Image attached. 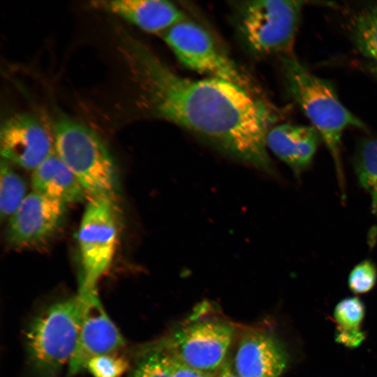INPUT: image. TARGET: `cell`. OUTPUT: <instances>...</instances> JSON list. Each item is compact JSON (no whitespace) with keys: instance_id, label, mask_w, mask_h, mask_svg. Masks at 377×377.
Wrapping results in <instances>:
<instances>
[{"instance_id":"cell-1","label":"cell","mask_w":377,"mask_h":377,"mask_svg":"<svg viewBox=\"0 0 377 377\" xmlns=\"http://www.w3.org/2000/svg\"><path fill=\"white\" fill-rule=\"evenodd\" d=\"M117 47L147 115L175 124L223 154L278 177L267 135L278 116L260 97L233 83L184 77L145 44L118 29Z\"/></svg>"},{"instance_id":"cell-2","label":"cell","mask_w":377,"mask_h":377,"mask_svg":"<svg viewBox=\"0 0 377 377\" xmlns=\"http://www.w3.org/2000/svg\"><path fill=\"white\" fill-rule=\"evenodd\" d=\"M287 90L319 133L334 163L342 196L345 177L341 160V138L354 127L368 131L367 126L340 101L333 85L311 73L291 54L280 57Z\"/></svg>"},{"instance_id":"cell-3","label":"cell","mask_w":377,"mask_h":377,"mask_svg":"<svg viewBox=\"0 0 377 377\" xmlns=\"http://www.w3.org/2000/svg\"><path fill=\"white\" fill-rule=\"evenodd\" d=\"M52 134L55 153L77 178L89 199H103L117 205V167L101 138L62 114L54 121Z\"/></svg>"},{"instance_id":"cell-4","label":"cell","mask_w":377,"mask_h":377,"mask_svg":"<svg viewBox=\"0 0 377 377\" xmlns=\"http://www.w3.org/2000/svg\"><path fill=\"white\" fill-rule=\"evenodd\" d=\"M82 306L77 295L51 304L29 323L25 348L36 377H59L68 364L78 339Z\"/></svg>"},{"instance_id":"cell-5","label":"cell","mask_w":377,"mask_h":377,"mask_svg":"<svg viewBox=\"0 0 377 377\" xmlns=\"http://www.w3.org/2000/svg\"><path fill=\"white\" fill-rule=\"evenodd\" d=\"M233 3L237 29L249 50L257 56L290 54L304 1L260 0Z\"/></svg>"},{"instance_id":"cell-6","label":"cell","mask_w":377,"mask_h":377,"mask_svg":"<svg viewBox=\"0 0 377 377\" xmlns=\"http://www.w3.org/2000/svg\"><path fill=\"white\" fill-rule=\"evenodd\" d=\"M161 35L185 67L207 78L233 83L259 97L260 90L251 77L199 24L186 18Z\"/></svg>"},{"instance_id":"cell-7","label":"cell","mask_w":377,"mask_h":377,"mask_svg":"<svg viewBox=\"0 0 377 377\" xmlns=\"http://www.w3.org/2000/svg\"><path fill=\"white\" fill-rule=\"evenodd\" d=\"M117 205L89 199L77 232L81 261L78 293H97L99 279L110 269L118 242Z\"/></svg>"},{"instance_id":"cell-8","label":"cell","mask_w":377,"mask_h":377,"mask_svg":"<svg viewBox=\"0 0 377 377\" xmlns=\"http://www.w3.org/2000/svg\"><path fill=\"white\" fill-rule=\"evenodd\" d=\"M233 334V328L225 323L198 322L177 331L164 349L189 367L214 372L223 364Z\"/></svg>"},{"instance_id":"cell-9","label":"cell","mask_w":377,"mask_h":377,"mask_svg":"<svg viewBox=\"0 0 377 377\" xmlns=\"http://www.w3.org/2000/svg\"><path fill=\"white\" fill-rule=\"evenodd\" d=\"M77 295L82 301V318L77 344L68 364L69 376L86 369L93 357L112 353L126 343L103 308L97 293Z\"/></svg>"},{"instance_id":"cell-10","label":"cell","mask_w":377,"mask_h":377,"mask_svg":"<svg viewBox=\"0 0 377 377\" xmlns=\"http://www.w3.org/2000/svg\"><path fill=\"white\" fill-rule=\"evenodd\" d=\"M1 158L28 170H34L54 151L52 134L34 115L17 113L2 124Z\"/></svg>"},{"instance_id":"cell-11","label":"cell","mask_w":377,"mask_h":377,"mask_svg":"<svg viewBox=\"0 0 377 377\" xmlns=\"http://www.w3.org/2000/svg\"><path fill=\"white\" fill-rule=\"evenodd\" d=\"M66 204L33 191L10 217L7 239L15 246L39 244L53 235L62 223Z\"/></svg>"},{"instance_id":"cell-12","label":"cell","mask_w":377,"mask_h":377,"mask_svg":"<svg viewBox=\"0 0 377 377\" xmlns=\"http://www.w3.org/2000/svg\"><path fill=\"white\" fill-rule=\"evenodd\" d=\"M321 137L313 126L280 124L269 131L266 143L297 178L311 167Z\"/></svg>"},{"instance_id":"cell-13","label":"cell","mask_w":377,"mask_h":377,"mask_svg":"<svg viewBox=\"0 0 377 377\" xmlns=\"http://www.w3.org/2000/svg\"><path fill=\"white\" fill-rule=\"evenodd\" d=\"M91 6L116 15L138 28L162 34L175 24L186 19L174 3L161 0H100Z\"/></svg>"},{"instance_id":"cell-14","label":"cell","mask_w":377,"mask_h":377,"mask_svg":"<svg viewBox=\"0 0 377 377\" xmlns=\"http://www.w3.org/2000/svg\"><path fill=\"white\" fill-rule=\"evenodd\" d=\"M288 358L283 348L272 336L255 332L242 338L235 356L238 377H279Z\"/></svg>"},{"instance_id":"cell-15","label":"cell","mask_w":377,"mask_h":377,"mask_svg":"<svg viewBox=\"0 0 377 377\" xmlns=\"http://www.w3.org/2000/svg\"><path fill=\"white\" fill-rule=\"evenodd\" d=\"M34 191L66 205L89 200L84 188L54 151L31 175Z\"/></svg>"},{"instance_id":"cell-16","label":"cell","mask_w":377,"mask_h":377,"mask_svg":"<svg viewBox=\"0 0 377 377\" xmlns=\"http://www.w3.org/2000/svg\"><path fill=\"white\" fill-rule=\"evenodd\" d=\"M364 316L365 306L359 297H350L341 300L333 313L336 341L349 348L360 346L365 337L361 328Z\"/></svg>"},{"instance_id":"cell-17","label":"cell","mask_w":377,"mask_h":377,"mask_svg":"<svg viewBox=\"0 0 377 377\" xmlns=\"http://www.w3.org/2000/svg\"><path fill=\"white\" fill-rule=\"evenodd\" d=\"M353 164L359 184L371 198L372 212L377 215V137H366L359 142Z\"/></svg>"},{"instance_id":"cell-18","label":"cell","mask_w":377,"mask_h":377,"mask_svg":"<svg viewBox=\"0 0 377 377\" xmlns=\"http://www.w3.org/2000/svg\"><path fill=\"white\" fill-rule=\"evenodd\" d=\"M350 34L358 51L377 64V3L357 13L350 22Z\"/></svg>"},{"instance_id":"cell-19","label":"cell","mask_w":377,"mask_h":377,"mask_svg":"<svg viewBox=\"0 0 377 377\" xmlns=\"http://www.w3.org/2000/svg\"><path fill=\"white\" fill-rule=\"evenodd\" d=\"M26 196V185L24 180L11 167V163L1 158L0 167L1 220L10 219Z\"/></svg>"},{"instance_id":"cell-20","label":"cell","mask_w":377,"mask_h":377,"mask_svg":"<svg viewBox=\"0 0 377 377\" xmlns=\"http://www.w3.org/2000/svg\"><path fill=\"white\" fill-rule=\"evenodd\" d=\"M172 361L165 349H154L138 360L127 377H171Z\"/></svg>"},{"instance_id":"cell-21","label":"cell","mask_w":377,"mask_h":377,"mask_svg":"<svg viewBox=\"0 0 377 377\" xmlns=\"http://www.w3.org/2000/svg\"><path fill=\"white\" fill-rule=\"evenodd\" d=\"M128 369V360L114 353L93 357L86 368L94 377H121Z\"/></svg>"},{"instance_id":"cell-22","label":"cell","mask_w":377,"mask_h":377,"mask_svg":"<svg viewBox=\"0 0 377 377\" xmlns=\"http://www.w3.org/2000/svg\"><path fill=\"white\" fill-rule=\"evenodd\" d=\"M377 281V266L371 259L357 264L350 271L348 284L355 294H364L371 290Z\"/></svg>"},{"instance_id":"cell-23","label":"cell","mask_w":377,"mask_h":377,"mask_svg":"<svg viewBox=\"0 0 377 377\" xmlns=\"http://www.w3.org/2000/svg\"><path fill=\"white\" fill-rule=\"evenodd\" d=\"M171 377H216L214 372L194 369L173 358Z\"/></svg>"},{"instance_id":"cell-24","label":"cell","mask_w":377,"mask_h":377,"mask_svg":"<svg viewBox=\"0 0 377 377\" xmlns=\"http://www.w3.org/2000/svg\"><path fill=\"white\" fill-rule=\"evenodd\" d=\"M216 377H238L228 362H225L218 371Z\"/></svg>"},{"instance_id":"cell-25","label":"cell","mask_w":377,"mask_h":377,"mask_svg":"<svg viewBox=\"0 0 377 377\" xmlns=\"http://www.w3.org/2000/svg\"><path fill=\"white\" fill-rule=\"evenodd\" d=\"M370 72L377 77V64L371 62L368 65Z\"/></svg>"}]
</instances>
